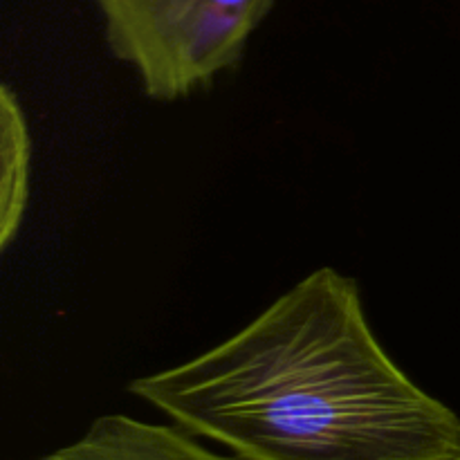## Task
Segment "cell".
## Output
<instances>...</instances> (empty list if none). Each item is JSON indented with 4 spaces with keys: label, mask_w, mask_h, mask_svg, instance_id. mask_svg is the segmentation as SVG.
<instances>
[{
    "label": "cell",
    "mask_w": 460,
    "mask_h": 460,
    "mask_svg": "<svg viewBox=\"0 0 460 460\" xmlns=\"http://www.w3.org/2000/svg\"><path fill=\"white\" fill-rule=\"evenodd\" d=\"M128 394L245 460H460L458 413L400 368L359 283L328 265Z\"/></svg>",
    "instance_id": "6da1fadb"
},
{
    "label": "cell",
    "mask_w": 460,
    "mask_h": 460,
    "mask_svg": "<svg viewBox=\"0 0 460 460\" xmlns=\"http://www.w3.org/2000/svg\"><path fill=\"white\" fill-rule=\"evenodd\" d=\"M111 54L146 97L175 102L241 66L272 0H94Z\"/></svg>",
    "instance_id": "7a4b0ae2"
},
{
    "label": "cell",
    "mask_w": 460,
    "mask_h": 460,
    "mask_svg": "<svg viewBox=\"0 0 460 460\" xmlns=\"http://www.w3.org/2000/svg\"><path fill=\"white\" fill-rule=\"evenodd\" d=\"M31 460H245L216 454L180 425H155L124 413L102 416L75 443Z\"/></svg>",
    "instance_id": "3957f363"
},
{
    "label": "cell",
    "mask_w": 460,
    "mask_h": 460,
    "mask_svg": "<svg viewBox=\"0 0 460 460\" xmlns=\"http://www.w3.org/2000/svg\"><path fill=\"white\" fill-rule=\"evenodd\" d=\"M31 139L27 119L9 85L0 93V247L7 250L21 232L30 200Z\"/></svg>",
    "instance_id": "277c9868"
},
{
    "label": "cell",
    "mask_w": 460,
    "mask_h": 460,
    "mask_svg": "<svg viewBox=\"0 0 460 460\" xmlns=\"http://www.w3.org/2000/svg\"><path fill=\"white\" fill-rule=\"evenodd\" d=\"M272 3H274V0H272Z\"/></svg>",
    "instance_id": "5b68a950"
}]
</instances>
